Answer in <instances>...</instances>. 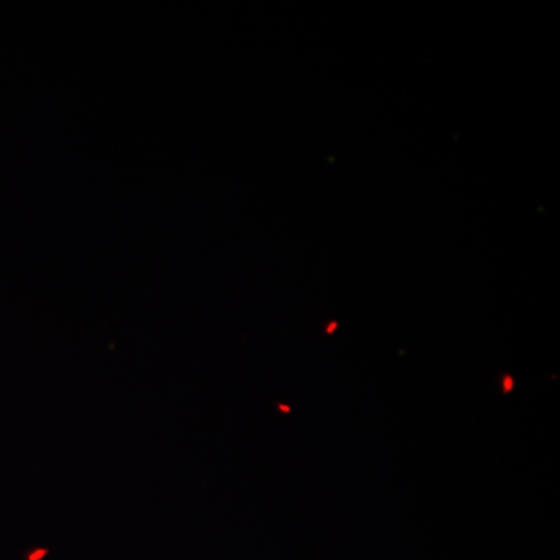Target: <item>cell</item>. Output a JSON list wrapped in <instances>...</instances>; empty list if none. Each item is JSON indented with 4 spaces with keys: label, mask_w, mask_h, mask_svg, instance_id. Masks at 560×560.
<instances>
[{
    "label": "cell",
    "mask_w": 560,
    "mask_h": 560,
    "mask_svg": "<svg viewBox=\"0 0 560 560\" xmlns=\"http://www.w3.org/2000/svg\"><path fill=\"white\" fill-rule=\"evenodd\" d=\"M279 410L283 412H291L289 405H279Z\"/></svg>",
    "instance_id": "obj_2"
},
{
    "label": "cell",
    "mask_w": 560,
    "mask_h": 560,
    "mask_svg": "<svg viewBox=\"0 0 560 560\" xmlns=\"http://www.w3.org/2000/svg\"><path fill=\"white\" fill-rule=\"evenodd\" d=\"M335 327H337V324H331V326H329V329H327V334H331V331L335 330Z\"/></svg>",
    "instance_id": "obj_3"
},
{
    "label": "cell",
    "mask_w": 560,
    "mask_h": 560,
    "mask_svg": "<svg viewBox=\"0 0 560 560\" xmlns=\"http://www.w3.org/2000/svg\"><path fill=\"white\" fill-rule=\"evenodd\" d=\"M515 388V382L514 378L511 377V375H506V377L503 378V390L504 394H510Z\"/></svg>",
    "instance_id": "obj_1"
}]
</instances>
